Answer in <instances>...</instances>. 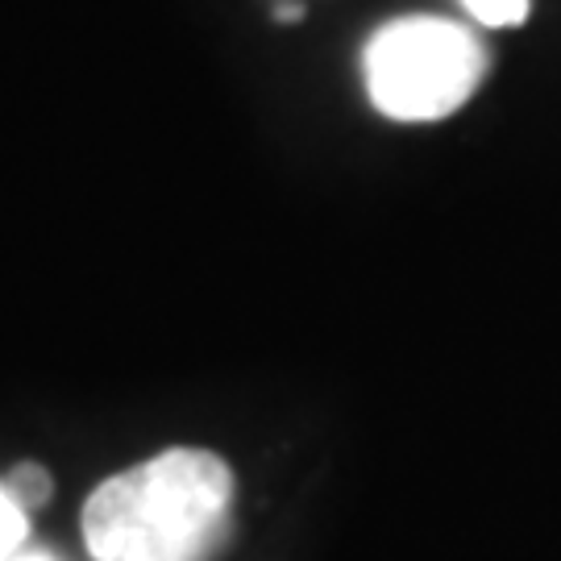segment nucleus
I'll return each mask as SVG.
<instances>
[{
  "instance_id": "f257e3e1",
  "label": "nucleus",
  "mask_w": 561,
  "mask_h": 561,
  "mask_svg": "<svg viewBox=\"0 0 561 561\" xmlns=\"http://www.w3.org/2000/svg\"><path fill=\"white\" fill-rule=\"evenodd\" d=\"M233 466L175 445L104 479L83 503V541L96 561H213L233 528Z\"/></svg>"
},
{
  "instance_id": "f03ea898",
  "label": "nucleus",
  "mask_w": 561,
  "mask_h": 561,
  "mask_svg": "<svg viewBox=\"0 0 561 561\" xmlns=\"http://www.w3.org/2000/svg\"><path fill=\"white\" fill-rule=\"evenodd\" d=\"M491 55L470 25L449 18H400L366 42V92L382 117H454L486 80Z\"/></svg>"
},
{
  "instance_id": "7ed1b4c3",
  "label": "nucleus",
  "mask_w": 561,
  "mask_h": 561,
  "mask_svg": "<svg viewBox=\"0 0 561 561\" xmlns=\"http://www.w3.org/2000/svg\"><path fill=\"white\" fill-rule=\"evenodd\" d=\"M4 491H9V500L18 503L21 512H38L42 503L50 500L55 482H50V470L38 466V461H18L9 470V479H4Z\"/></svg>"
},
{
  "instance_id": "20e7f679",
  "label": "nucleus",
  "mask_w": 561,
  "mask_h": 561,
  "mask_svg": "<svg viewBox=\"0 0 561 561\" xmlns=\"http://www.w3.org/2000/svg\"><path fill=\"white\" fill-rule=\"evenodd\" d=\"M461 9L486 30H512V25H524L533 0H461Z\"/></svg>"
},
{
  "instance_id": "39448f33",
  "label": "nucleus",
  "mask_w": 561,
  "mask_h": 561,
  "mask_svg": "<svg viewBox=\"0 0 561 561\" xmlns=\"http://www.w3.org/2000/svg\"><path fill=\"white\" fill-rule=\"evenodd\" d=\"M30 512H21L18 503L9 500L4 482H0V561H13L25 545V533H30Z\"/></svg>"
},
{
  "instance_id": "423d86ee",
  "label": "nucleus",
  "mask_w": 561,
  "mask_h": 561,
  "mask_svg": "<svg viewBox=\"0 0 561 561\" xmlns=\"http://www.w3.org/2000/svg\"><path fill=\"white\" fill-rule=\"evenodd\" d=\"M275 21H279V25H296V21H304V9L300 4H279V9H275Z\"/></svg>"
},
{
  "instance_id": "0eeeda50",
  "label": "nucleus",
  "mask_w": 561,
  "mask_h": 561,
  "mask_svg": "<svg viewBox=\"0 0 561 561\" xmlns=\"http://www.w3.org/2000/svg\"><path fill=\"white\" fill-rule=\"evenodd\" d=\"M13 561H55L50 553H18Z\"/></svg>"
}]
</instances>
